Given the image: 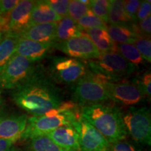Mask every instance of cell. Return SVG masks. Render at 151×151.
I'll list each match as a JSON object with an SVG mask.
<instances>
[{
  "instance_id": "1",
  "label": "cell",
  "mask_w": 151,
  "mask_h": 151,
  "mask_svg": "<svg viewBox=\"0 0 151 151\" xmlns=\"http://www.w3.org/2000/svg\"><path fill=\"white\" fill-rule=\"evenodd\" d=\"M13 101L32 116H39L58 108L64 102L63 92L39 64L23 83L12 90Z\"/></svg>"
},
{
  "instance_id": "2",
  "label": "cell",
  "mask_w": 151,
  "mask_h": 151,
  "mask_svg": "<svg viewBox=\"0 0 151 151\" xmlns=\"http://www.w3.org/2000/svg\"><path fill=\"white\" fill-rule=\"evenodd\" d=\"M78 105L73 101H65L58 108L52 109L39 116H31L20 139L29 140L32 138L46 135L62 126H73L81 117Z\"/></svg>"
},
{
  "instance_id": "3",
  "label": "cell",
  "mask_w": 151,
  "mask_h": 151,
  "mask_svg": "<svg viewBox=\"0 0 151 151\" xmlns=\"http://www.w3.org/2000/svg\"><path fill=\"white\" fill-rule=\"evenodd\" d=\"M121 111L117 106L99 104L81 107V117L95 127L109 143L126 139Z\"/></svg>"
},
{
  "instance_id": "4",
  "label": "cell",
  "mask_w": 151,
  "mask_h": 151,
  "mask_svg": "<svg viewBox=\"0 0 151 151\" xmlns=\"http://www.w3.org/2000/svg\"><path fill=\"white\" fill-rule=\"evenodd\" d=\"M46 72L57 85L73 86L91 73L86 60L62 55L48 58Z\"/></svg>"
},
{
  "instance_id": "5",
  "label": "cell",
  "mask_w": 151,
  "mask_h": 151,
  "mask_svg": "<svg viewBox=\"0 0 151 151\" xmlns=\"http://www.w3.org/2000/svg\"><path fill=\"white\" fill-rule=\"evenodd\" d=\"M87 63L92 73L113 83L125 81L138 69L117 52L101 54L97 59L88 60Z\"/></svg>"
},
{
  "instance_id": "6",
  "label": "cell",
  "mask_w": 151,
  "mask_h": 151,
  "mask_svg": "<svg viewBox=\"0 0 151 151\" xmlns=\"http://www.w3.org/2000/svg\"><path fill=\"white\" fill-rule=\"evenodd\" d=\"M104 79L91 71L72 86L71 101L83 107L102 104L109 99Z\"/></svg>"
},
{
  "instance_id": "7",
  "label": "cell",
  "mask_w": 151,
  "mask_h": 151,
  "mask_svg": "<svg viewBox=\"0 0 151 151\" xmlns=\"http://www.w3.org/2000/svg\"><path fill=\"white\" fill-rule=\"evenodd\" d=\"M127 134L141 146L151 145V116L150 109L146 106L129 107L121 113Z\"/></svg>"
},
{
  "instance_id": "8",
  "label": "cell",
  "mask_w": 151,
  "mask_h": 151,
  "mask_svg": "<svg viewBox=\"0 0 151 151\" xmlns=\"http://www.w3.org/2000/svg\"><path fill=\"white\" fill-rule=\"evenodd\" d=\"M37 65L15 53L0 72V90H14L34 72Z\"/></svg>"
},
{
  "instance_id": "9",
  "label": "cell",
  "mask_w": 151,
  "mask_h": 151,
  "mask_svg": "<svg viewBox=\"0 0 151 151\" xmlns=\"http://www.w3.org/2000/svg\"><path fill=\"white\" fill-rule=\"evenodd\" d=\"M105 86L109 99L121 106L131 107L148 100L143 90L134 79L130 82L113 83L106 81Z\"/></svg>"
},
{
  "instance_id": "10",
  "label": "cell",
  "mask_w": 151,
  "mask_h": 151,
  "mask_svg": "<svg viewBox=\"0 0 151 151\" xmlns=\"http://www.w3.org/2000/svg\"><path fill=\"white\" fill-rule=\"evenodd\" d=\"M55 49L75 59L88 60L97 59L100 52L97 50L91 40L85 34L80 37L72 38L60 43H55Z\"/></svg>"
},
{
  "instance_id": "11",
  "label": "cell",
  "mask_w": 151,
  "mask_h": 151,
  "mask_svg": "<svg viewBox=\"0 0 151 151\" xmlns=\"http://www.w3.org/2000/svg\"><path fill=\"white\" fill-rule=\"evenodd\" d=\"M81 151H106L110 143L91 124L81 117L73 124Z\"/></svg>"
},
{
  "instance_id": "12",
  "label": "cell",
  "mask_w": 151,
  "mask_h": 151,
  "mask_svg": "<svg viewBox=\"0 0 151 151\" xmlns=\"http://www.w3.org/2000/svg\"><path fill=\"white\" fill-rule=\"evenodd\" d=\"M55 49L54 42L41 43L20 38L17 43L16 52L34 63L48 59Z\"/></svg>"
},
{
  "instance_id": "13",
  "label": "cell",
  "mask_w": 151,
  "mask_h": 151,
  "mask_svg": "<svg viewBox=\"0 0 151 151\" xmlns=\"http://www.w3.org/2000/svg\"><path fill=\"white\" fill-rule=\"evenodd\" d=\"M35 1L21 0L11 11L9 16L8 32L17 34L29 27L31 14Z\"/></svg>"
},
{
  "instance_id": "14",
  "label": "cell",
  "mask_w": 151,
  "mask_h": 151,
  "mask_svg": "<svg viewBox=\"0 0 151 151\" xmlns=\"http://www.w3.org/2000/svg\"><path fill=\"white\" fill-rule=\"evenodd\" d=\"M25 114H13L0 117V139H20L27 124Z\"/></svg>"
},
{
  "instance_id": "15",
  "label": "cell",
  "mask_w": 151,
  "mask_h": 151,
  "mask_svg": "<svg viewBox=\"0 0 151 151\" xmlns=\"http://www.w3.org/2000/svg\"><path fill=\"white\" fill-rule=\"evenodd\" d=\"M46 136L65 151H81L78 134L73 126H62Z\"/></svg>"
},
{
  "instance_id": "16",
  "label": "cell",
  "mask_w": 151,
  "mask_h": 151,
  "mask_svg": "<svg viewBox=\"0 0 151 151\" xmlns=\"http://www.w3.org/2000/svg\"><path fill=\"white\" fill-rule=\"evenodd\" d=\"M58 22L38 24L30 26L18 35L21 39L41 43L54 42Z\"/></svg>"
},
{
  "instance_id": "17",
  "label": "cell",
  "mask_w": 151,
  "mask_h": 151,
  "mask_svg": "<svg viewBox=\"0 0 151 151\" xmlns=\"http://www.w3.org/2000/svg\"><path fill=\"white\" fill-rule=\"evenodd\" d=\"M91 40L100 53L116 52V43L111 40L107 28L94 27L83 32Z\"/></svg>"
},
{
  "instance_id": "18",
  "label": "cell",
  "mask_w": 151,
  "mask_h": 151,
  "mask_svg": "<svg viewBox=\"0 0 151 151\" xmlns=\"http://www.w3.org/2000/svg\"><path fill=\"white\" fill-rule=\"evenodd\" d=\"M62 17L56 14L46 1H35L31 14L30 26L38 24L58 22Z\"/></svg>"
},
{
  "instance_id": "19",
  "label": "cell",
  "mask_w": 151,
  "mask_h": 151,
  "mask_svg": "<svg viewBox=\"0 0 151 151\" xmlns=\"http://www.w3.org/2000/svg\"><path fill=\"white\" fill-rule=\"evenodd\" d=\"M83 35V32L80 31L75 21L65 16L62 18L58 22L55 37V43H60L72 39Z\"/></svg>"
},
{
  "instance_id": "20",
  "label": "cell",
  "mask_w": 151,
  "mask_h": 151,
  "mask_svg": "<svg viewBox=\"0 0 151 151\" xmlns=\"http://www.w3.org/2000/svg\"><path fill=\"white\" fill-rule=\"evenodd\" d=\"M107 32L109 37L116 43H131L139 37L134 29L132 23L128 24H109Z\"/></svg>"
},
{
  "instance_id": "21",
  "label": "cell",
  "mask_w": 151,
  "mask_h": 151,
  "mask_svg": "<svg viewBox=\"0 0 151 151\" xmlns=\"http://www.w3.org/2000/svg\"><path fill=\"white\" fill-rule=\"evenodd\" d=\"M19 39L18 34L12 32H6L0 41V72L16 52Z\"/></svg>"
},
{
  "instance_id": "22",
  "label": "cell",
  "mask_w": 151,
  "mask_h": 151,
  "mask_svg": "<svg viewBox=\"0 0 151 151\" xmlns=\"http://www.w3.org/2000/svg\"><path fill=\"white\" fill-rule=\"evenodd\" d=\"M109 24H128L133 23L124 9L123 1L111 0L108 15Z\"/></svg>"
},
{
  "instance_id": "23",
  "label": "cell",
  "mask_w": 151,
  "mask_h": 151,
  "mask_svg": "<svg viewBox=\"0 0 151 151\" xmlns=\"http://www.w3.org/2000/svg\"><path fill=\"white\" fill-rule=\"evenodd\" d=\"M116 52L137 68L146 62L137 48L131 43H116Z\"/></svg>"
},
{
  "instance_id": "24",
  "label": "cell",
  "mask_w": 151,
  "mask_h": 151,
  "mask_svg": "<svg viewBox=\"0 0 151 151\" xmlns=\"http://www.w3.org/2000/svg\"><path fill=\"white\" fill-rule=\"evenodd\" d=\"M27 148V151H65L46 135L29 139Z\"/></svg>"
},
{
  "instance_id": "25",
  "label": "cell",
  "mask_w": 151,
  "mask_h": 151,
  "mask_svg": "<svg viewBox=\"0 0 151 151\" xmlns=\"http://www.w3.org/2000/svg\"><path fill=\"white\" fill-rule=\"evenodd\" d=\"M77 25L81 32H84L87 29L94 27L107 28V24L99 18L96 16L91 10L89 9L88 12L76 22Z\"/></svg>"
},
{
  "instance_id": "26",
  "label": "cell",
  "mask_w": 151,
  "mask_h": 151,
  "mask_svg": "<svg viewBox=\"0 0 151 151\" xmlns=\"http://www.w3.org/2000/svg\"><path fill=\"white\" fill-rule=\"evenodd\" d=\"M111 0H90V9L93 14L108 23V15Z\"/></svg>"
},
{
  "instance_id": "27",
  "label": "cell",
  "mask_w": 151,
  "mask_h": 151,
  "mask_svg": "<svg viewBox=\"0 0 151 151\" xmlns=\"http://www.w3.org/2000/svg\"><path fill=\"white\" fill-rule=\"evenodd\" d=\"M90 9L89 4H84L80 0H71L68 6L67 16L76 22Z\"/></svg>"
},
{
  "instance_id": "28",
  "label": "cell",
  "mask_w": 151,
  "mask_h": 151,
  "mask_svg": "<svg viewBox=\"0 0 151 151\" xmlns=\"http://www.w3.org/2000/svg\"><path fill=\"white\" fill-rule=\"evenodd\" d=\"M133 45L134 46L145 61L151 62V41L150 37H139L135 39Z\"/></svg>"
},
{
  "instance_id": "29",
  "label": "cell",
  "mask_w": 151,
  "mask_h": 151,
  "mask_svg": "<svg viewBox=\"0 0 151 151\" xmlns=\"http://www.w3.org/2000/svg\"><path fill=\"white\" fill-rule=\"evenodd\" d=\"M141 146L134 141L124 139L110 143L106 151H144Z\"/></svg>"
},
{
  "instance_id": "30",
  "label": "cell",
  "mask_w": 151,
  "mask_h": 151,
  "mask_svg": "<svg viewBox=\"0 0 151 151\" xmlns=\"http://www.w3.org/2000/svg\"><path fill=\"white\" fill-rule=\"evenodd\" d=\"M136 83L141 87L146 94L147 99L150 101L151 97V73L150 71H145L139 78H134Z\"/></svg>"
},
{
  "instance_id": "31",
  "label": "cell",
  "mask_w": 151,
  "mask_h": 151,
  "mask_svg": "<svg viewBox=\"0 0 151 151\" xmlns=\"http://www.w3.org/2000/svg\"><path fill=\"white\" fill-rule=\"evenodd\" d=\"M46 2L58 16L62 18L67 16L69 0H46Z\"/></svg>"
},
{
  "instance_id": "32",
  "label": "cell",
  "mask_w": 151,
  "mask_h": 151,
  "mask_svg": "<svg viewBox=\"0 0 151 151\" xmlns=\"http://www.w3.org/2000/svg\"><path fill=\"white\" fill-rule=\"evenodd\" d=\"M141 1L139 0H126L123 1L124 9L127 16L129 17L133 23H137V13Z\"/></svg>"
},
{
  "instance_id": "33",
  "label": "cell",
  "mask_w": 151,
  "mask_h": 151,
  "mask_svg": "<svg viewBox=\"0 0 151 151\" xmlns=\"http://www.w3.org/2000/svg\"><path fill=\"white\" fill-rule=\"evenodd\" d=\"M151 1L149 0L146 1H141V4L139 6V8L138 9L137 13V22L140 21L148 18L150 16L151 12Z\"/></svg>"
},
{
  "instance_id": "34",
  "label": "cell",
  "mask_w": 151,
  "mask_h": 151,
  "mask_svg": "<svg viewBox=\"0 0 151 151\" xmlns=\"http://www.w3.org/2000/svg\"><path fill=\"white\" fill-rule=\"evenodd\" d=\"M137 27L141 37H150L151 33V16L137 22Z\"/></svg>"
},
{
  "instance_id": "35",
  "label": "cell",
  "mask_w": 151,
  "mask_h": 151,
  "mask_svg": "<svg viewBox=\"0 0 151 151\" xmlns=\"http://www.w3.org/2000/svg\"><path fill=\"white\" fill-rule=\"evenodd\" d=\"M18 2L19 0H0V16L10 14Z\"/></svg>"
},
{
  "instance_id": "36",
  "label": "cell",
  "mask_w": 151,
  "mask_h": 151,
  "mask_svg": "<svg viewBox=\"0 0 151 151\" xmlns=\"http://www.w3.org/2000/svg\"><path fill=\"white\" fill-rule=\"evenodd\" d=\"M17 139H0V151H7L16 142Z\"/></svg>"
},
{
  "instance_id": "37",
  "label": "cell",
  "mask_w": 151,
  "mask_h": 151,
  "mask_svg": "<svg viewBox=\"0 0 151 151\" xmlns=\"http://www.w3.org/2000/svg\"><path fill=\"white\" fill-rule=\"evenodd\" d=\"M7 151H21L20 150H19L18 148H17L16 147H14V146H12L11 148L8 150Z\"/></svg>"
},
{
  "instance_id": "38",
  "label": "cell",
  "mask_w": 151,
  "mask_h": 151,
  "mask_svg": "<svg viewBox=\"0 0 151 151\" xmlns=\"http://www.w3.org/2000/svg\"><path fill=\"white\" fill-rule=\"evenodd\" d=\"M81 2L84 4H89L90 0H80Z\"/></svg>"
},
{
  "instance_id": "39",
  "label": "cell",
  "mask_w": 151,
  "mask_h": 151,
  "mask_svg": "<svg viewBox=\"0 0 151 151\" xmlns=\"http://www.w3.org/2000/svg\"><path fill=\"white\" fill-rule=\"evenodd\" d=\"M4 35V32H0V41H1V39H2Z\"/></svg>"
},
{
  "instance_id": "40",
  "label": "cell",
  "mask_w": 151,
  "mask_h": 151,
  "mask_svg": "<svg viewBox=\"0 0 151 151\" xmlns=\"http://www.w3.org/2000/svg\"><path fill=\"white\" fill-rule=\"evenodd\" d=\"M2 102H3V99H2V97H1V94H0V106H1V104H2Z\"/></svg>"
}]
</instances>
